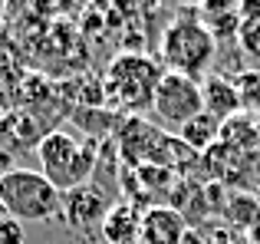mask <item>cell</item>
Masks as SVG:
<instances>
[{"mask_svg": "<svg viewBox=\"0 0 260 244\" xmlns=\"http://www.w3.org/2000/svg\"><path fill=\"white\" fill-rule=\"evenodd\" d=\"M158 59L145 56V53H119L109 63L106 79H102V106L115 112V116H139V112H152V99L161 79Z\"/></svg>", "mask_w": 260, "mask_h": 244, "instance_id": "1", "label": "cell"}, {"mask_svg": "<svg viewBox=\"0 0 260 244\" xmlns=\"http://www.w3.org/2000/svg\"><path fill=\"white\" fill-rule=\"evenodd\" d=\"M217 56V40L208 30L198 10H181V17L172 20L165 26L158 40V63L165 66V73H181L201 83L204 76H211V66Z\"/></svg>", "mask_w": 260, "mask_h": 244, "instance_id": "2", "label": "cell"}, {"mask_svg": "<svg viewBox=\"0 0 260 244\" xmlns=\"http://www.w3.org/2000/svg\"><path fill=\"white\" fill-rule=\"evenodd\" d=\"M40 155V172L56 185V192H73V188H83L92 178V168L99 165V142L95 139H73L63 129H50L43 132L37 145Z\"/></svg>", "mask_w": 260, "mask_h": 244, "instance_id": "3", "label": "cell"}, {"mask_svg": "<svg viewBox=\"0 0 260 244\" xmlns=\"http://www.w3.org/2000/svg\"><path fill=\"white\" fill-rule=\"evenodd\" d=\"M0 205L20 225L23 221H50L63 211V192H56V185L43 172L10 168L0 175Z\"/></svg>", "mask_w": 260, "mask_h": 244, "instance_id": "4", "label": "cell"}, {"mask_svg": "<svg viewBox=\"0 0 260 244\" xmlns=\"http://www.w3.org/2000/svg\"><path fill=\"white\" fill-rule=\"evenodd\" d=\"M204 112V96H201V83L181 73H161L158 89L152 99V116L161 119L165 126H188L191 119H198Z\"/></svg>", "mask_w": 260, "mask_h": 244, "instance_id": "5", "label": "cell"}, {"mask_svg": "<svg viewBox=\"0 0 260 244\" xmlns=\"http://www.w3.org/2000/svg\"><path fill=\"white\" fill-rule=\"evenodd\" d=\"M188 238V218L172 205H152L142 215L139 244H184Z\"/></svg>", "mask_w": 260, "mask_h": 244, "instance_id": "6", "label": "cell"}, {"mask_svg": "<svg viewBox=\"0 0 260 244\" xmlns=\"http://www.w3.org/2000/svg\"><path fill=\"white\" fill-rule=\"evenodd\" d=\"M106 211H109V205H106V198H102L99 188L83 185V188H73V192L63 195V211L59 215H63L73 228H89L92 221L102 225Z\"/></svg>", "mask_w": 260, "mask_h": 244, "instance_id": "7", "label": "cell"}, {"mask_svg": "<svg viewBox=\"0 0 260 244\" xmlns=\"http://www.w3.org/2000/svg\"><path fill=\"white\" fill-rule=\"evenodd\" d=\"M201 96H204V112L214 116L217 122H228L241 112V99H237V89H234V79L228 76H211L201 79Z\"/></svg>", "mask_w": 260, "mask_h": 244, "instance_id": "8", "label": "cell"}, {"mask_svg": "<svg viewBox=\"0 0 260 244\" xmlns=\"http://www.w3.org/2000/svg\"><path fill=\"white\" fill-rule=\"evenodd\" d=\"M139 228H142V215L135 205H112L102 218L99 231L106 244H139Z\"/></svg>", "mask_w": 260, "mask_h": 244, "instance_id": "9", "label": "cell"}, {"mask_svg": "<svg viewBox=\"0 0 260 244\" xmlns=\"http://www.w3.org/2000/svg\"><path fill=\"white\" fill-rule=\"evenodd\" d=\"M221 215H224V221H228L231 231H244L247 234L250 228L260 221V198L254 192H234V195L224 198Z\"/></svg>", "mask_w": 260, "mask_h": 244, "instance_id": "10", "label": "cell"}, {"mask_svg": "<svg viewBox=\"0 0 260 244\" xmlns=\"http://www.w3.org/2000/svg\"><path fill=\"white\" fill-rule=\"evenodd\" d=\"M178 139H181L184 145L191 148V152L204 155L208 148H214L217 142H221V122H217L214 116H208V112H201V116L191 119L188 126H181Z\"/></svg>", "mask_w": 260, "mask_h": 244, "instance_id": "11", "label": "cell"}, {"mask_svg": "<svg viewBox=\"0 0 260 244\" xmlns=\"http://www.w3.org/2000/svg\"><path fill=\"white\" fill-rule=\"evenodd\" d=\"M234 89L241 99V112L260 116V70H244L234 76Z\"/></svg>", "mask_w": 260, "mask_h": 244, "instance_id": "12", "label": "cell"}, {"mask_svg": "<svg viewBox=\"0 0 260 244\" xmlns=\"http://www.w3.org/2000/svg\"><path fill=\"white\" fill-rule=\"evenodd\" d=\"M237 46L244 50L247 59L260 63V20H244L241 30H237Z\"/></svg>", "mask_w": 260, "mask_h": 244, "instance_id": "13", "label": "cell"}, {"mask_svg": "<svg viewBox=\"0 0 260 244\" xmlns=\"http://www.w3.org/2000/svg\"><path fill=\"white\" fill-rule=\"evenodd\" d=\"M0 244H23V225L17 218H7L0 225Z\"/></svg>", "mask_w": 260, "mask_h": 244, "instance_id": "14", "label": "cell"}, {"mask_svg": "<svg viewBox=\"0 0 260 244\" xmlns=\"http://www.w3.org/2000/svg\"><path fill=\"white\" fill-rule=\"evenodd\" d=\"M244 238H247V244H260V221H257L254 228H250L247 234H244Z\"/></svg>", "mask_w": 260, "mask_h": 244, "instance_id": "15", "label": "cell"}, {"mask_svg": "<svg viewBox=\"0 0 260 244\" xmlns=\"http://www.w3.org/2000/svg\"><path fill=\"white\" fill-rule=\"evenodd\" d=\"M7 218H10V215H7V208H4V205H0V225H4V221H7Z\"/></svg>", "mask_w": 260, "mask_h": 244, "instance_id": "16", "label": "cell"}]
</instances>
